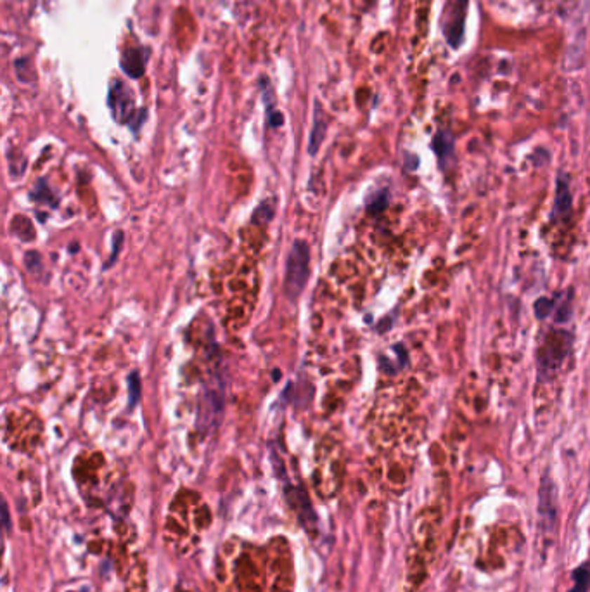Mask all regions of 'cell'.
Instances as JSON below:
<instances>
[{
  "instance_id": "277c9868",
  "label": "cell",
  "mask_w": 590,
  "mask_h": 592,
  "mask_svg": "<svg viewBox=\"0 0 590 592\" xmlns=\"http://www.w3.org/2000/svg\"><path fill=\"white\" fill-rule=\"evenodd\" d=\"M109 108L113 111L114 120L118 121H127L132 114V97L121 83H114L109 90Z\"/></svg>"
},
{
  "instance_id": "52a82bcc",
  "label": "cell",
  "mask_w": 590,
  "mask_h": 592,
  "mask_svg": "<svg viewBox=\"0 0 590 592\" xmlns=\"http://www.w3.org/2000/svg\"><path fill=\"white\" fill-rule=\"evenodd\" d=\"M433 149H435L436 156L440 158V161L447 160L448 156L454 151V140H452V135L448 132H438L433 139Z\"/></svg>"
},
{
  "instance_id": "9c48e42d",
  "label": "cell",
  "mask_w": 590,
  "mask_h": 592,
  "mask_svg": "<svg viewBox=\"0 0 590 592\" xmlns=\"http://www.w3.org/2000/svg\"><path fill=\"white\" fill-rule=\"evenodd\" d=\"M324 135H326V121L324 118H319V113H317V118H315V125H314V132H311V137H310V147H308V151H310V154H315L317 153V149L321 147L322 140H324Z\"/></svg>"
},
{
  "instance_id": "ba28073f",
  "label": "cell",
  "mask_w": 590,
  "mask_h": 592,
  "mask_svg": "<svg viewBox=\"0 0 590 592\" xmlns=\"http://www.w3.org/2000/svg\"><path fill=\"white\" fill-rule=\"evenodd\" d=\"M575 586L570 592H587L590 589V563L578 566L573 572Z\"/></svg>"
},
{
  "instance_id": "5b68a950",
  "label": "cell",
  "mask_w": 590,
  "mask_h": 592,
  "mask_svg": "<svg viewBox=\"0 0 590 592\" xmlns=\"http://www.w3.org/2000/svg\"><path fill=\"white\" fill-rule=\"evenodd\" d=\"M146 59H147V55L144 54L140 49L128 51V53L123 55V61H121L123 72L127 73L128 76H132V79H139V76L144 75Z\"/></svg>"
},
{
  "instance_id": "8992f818",
  "label": "cell",
  "mask_w": 590,
  "mask_h": 592,
  "mask_svg": "<svg viewBox=\"0 0 590 592\" xmlns=\"http://www.w3.org/2000/svg\"><path fill=\"white\" fill-rule=\"evenodd\" d=\"M570 210H571L570 187H568L566 179H559L558 180V194H556L554 213H556V215H566Z\"/></svg>"
},
{
  "instance_id": "30bf717a",
  "label": "cell",
  "mask_w": 590,
  "mask_h": 592,
  "mask_svg": "<svg viewBox=\"0 0 590 592\" xmlns=\"http://www.w3.org/2000/svg\"><path fill=\"white\" fill-rule=\"evenodd\" d=\"M128 393H130V407L135 405L140 395V379L137 372H132L128 377Z\"/></svg>"
},
{
  "instance_id": "3957f363",
  "label": "cell",
  "mask_w": 590,
  "mask_h": 592,
  "mask_svg": "<svg viewBox=\"0 0 590 592\" xmlns=\"http://www.w3.org/2000/svg\"><path fill=\"white\" fill-rule=\"evenodd\" d=\"M467 4L469 0H454L450 4V13H447V20L443 21V35L454 49H457L462 42Z\"/></svg>"
},
{
  "instance_id": "8fae6325",
  "label": "cell",
  "mask_w": 590,
  "mask_h": 592,
  "mask_svg": "<svg viewBox=\"0 0 590 592\" xmlns=\"http://www.w3.org/2000/svg\"><path fill=\"white\" fill-rule=\"evenodd\" d=\"M552 307H554V300H547V298H540L535 302V314L539 319H544V317L549 316V312L552 310Z\"/></svg>"
},
{
  "instance_id": "7a4b0ae2",
  "label": "cell",
  "mask_w": 590,
  "mask_h": 592,
  "mask_svg": "<svg viewBox=\"0 0 590 592\" xmlns=\"http://www.w3.org/2000/svg\"><path fill=\"white\" fill-rule=\"evenodd\" d=\"M571 336L565 331H554L547 336L544 347L539 351L540 371H554L563 364L565 357L570 351Z\"/></svg>"
},
{
  "instance_id": "6da1fadb",
  "label": "cell",
  "mask_w": 590,
  "mask_h": 592,
  "mask_svg": "<svg viewBox=\"0 0 590 592\" xmlns=\"http://www.w3.org/2000/svg\"><path fill=\"white\" fill-rule=\"evenodd\" d=\"M308 274H310V248L305 241L298 239L289 251L288 265H286L284 291L288 298L296 300L302 295L307 286Z\"/></svg>"
}]
</instances>
